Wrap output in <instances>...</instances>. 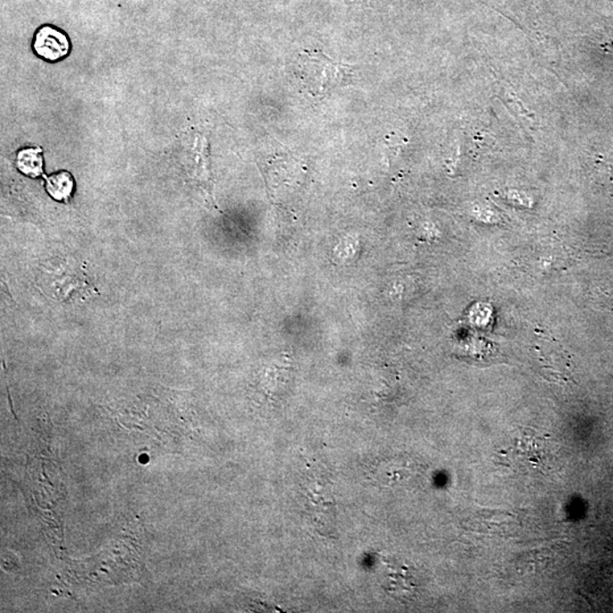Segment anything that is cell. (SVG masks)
Instances as JSON below:
<instances>
[{
    "mask_svg": "<svg viewBox=\"0 0 613 613\" xmlns=\"http://www.w3.org/2000/svg\"><path fill=\"white\" fill-rule=\"evenodd\" d=\"M295 74L308 93L319 97L348 84L352 69L348 65L328 59L323 52L306 51L298 56Z\"/></svg>",
    "mask_w": 613,
    "mask_h": 613,
    "instance_id": "6da1fadb",
    "label": "cell"
},
{
    "mask_svg": "<svg viewBox=\"0 0 613 613\" xmlns=\"http://www.w3.org/2000/svg\"><path fill=\"white\" fill-rule=\"evenodd\" d=\"M34 49L40 59L48 61L63 60L71 52V40L67 32L52 24H44L36 28L34 36Z\"/></svg>",
    "mask_w": 613,
    "mask_h": 613,
    "instance_id": "7a4b0ae2",
    "label": "cell"
},
{
    "mask_svg": "<svg viewBox=\"0 0 613 613\" xmlns=\"http://www.w3.org/2000/svg\"><path fill=\"white\" fill-rule=\"evenodd\" d=\"M74 189L76 181L68 171L56 172L46 178V191L53 200L68 201L71 198Z\"/></svg>",
    "mask_w": 613,
    "mask_h": 613,
    "instance_id": "3957f363",
    "label": "cell"
},
{
    "mask_svg": "<svg viewBox=\"0 0 613 613\" xmlns=\"http://www.w3.org/2000/svg\"><path fill=\"white\" fill-rule=\"evenodd\" d=\"M16 167L28 178H39L44 172L43 149L41 148H24L16 156Z\"/></svg>",
    "mask_w": 613,
    "mask_h": 613,
    "instance_id": "277c9868",
    "label": "cell"
}]
</instances>
